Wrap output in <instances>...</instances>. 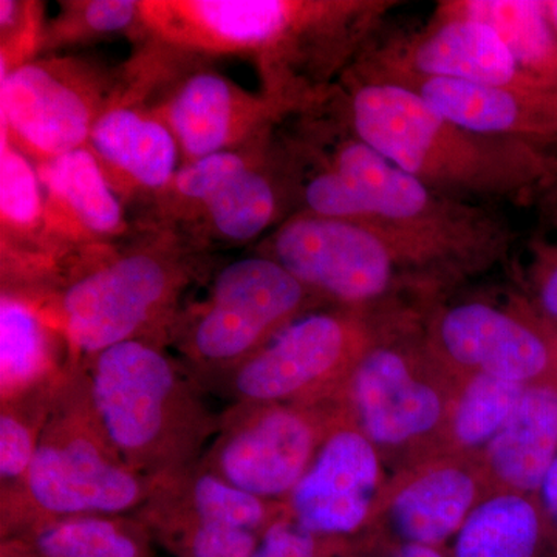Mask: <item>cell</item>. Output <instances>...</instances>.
Instances as JSON below:
<instances>
[{
  "mask_svg": "<svg viewBox=\"0 0 557 557\" xmlns=\"http://www.w3.org/2000/svg\"><path fill=\"white\" fill-rule=\"evenodd\" d=\"M384 0H146L139 22L180 50L242 54L259 62L267 94L302 108L357 54Z\"/></svg>",
  "mask_w": 557,
  "mask_h": 557,
  "instance_id": "cell-1",
  "label": "cell"
},
{
  "mask_svg": "<svg viewBox=\"0 0 557 557\" xmlns=\"http://www.w3.org/2000/svg\"><path fill=\"white\" fill-rule=\"evenodd\" d=\"M300 194L304 212L379 233L409 271L471 273L504 258L512 244L504 220L429 188L354 132L306 174Z\"/></svg>",
  "mask_w": 557,
  "mask_h": 557,
  "instance_id": "cell-2",
  "label": "cell"
},
{
  "mask_svg": "<svg viewBox=\"0 0 557 557\" xmlns=\"http://www.w3.org/2000/svg\"><path fill=\"white\" fill-rule=\"evenodd\" d=\"M351 132L392 163L454 199H530L557 180V157L522 139L450 123L413 91L350 70Z\"/></svg>",
  "mask_w": 557,
  "mask_h": 557,
  "instance_id": "cell-3",
  "label": "cell"
},
{
  "mask_svg": "<svg viewBox=\"0 0 557 557\" xmlns=\"http://www.w3.org/2000/svg\"><path fill=\"white\" fill-rule=\"evenodd\" d=\"M95 413L109 442L141 478H164L197 463L218 435L203 392L160 341L106 348L83 364Z\"/></svg>",
  "mask_w": 557,
  "mask_h": 557,
  "instance_id": "cell-4",
  "label": "cell"
},
{
  "mask_svg": "<svg viewBox=\"0 0 557 557\" xmlns=\"http://www.w3.org/2000/svg\"><path fill=\"white\" fill-rule=\"evenodd\" d=\"M149 487L109 442L75 364L51 401L24 485L0 497L2 539L53 520L135 515Z\"/></svg>",
  "mask_w": 557,
  "mask_h": 557,
  "instance_id": "cell-5",
  "label": "cell"
},
{
  "mask_svg": "<svg viewBox=\"0 0 557 557\" xmlns=\"http://www.w3.org/2000/svg\"><path fill=\"white\" fill-rule=\"evenodd\" d=\"M186 276L168 256L132 251L84 271L38 306L67 344L73 364H86L126 341H160L175 317Z\"/></svg>",
  "mask_w": 557,
  "mask_h": 557,
  "instance_id": "cell-6",
  "label": "cell"
},
{
  "mask_svg": "<svg viewBox=\"0 0 557 557\" xmlns=\"http://www.w3.org/2000/svg\"><path fill=\"white\" fill-rule=\"evenodd\" d=\"M313 293L270 256L234 260L177 329L197 383H222L282 329L307 313Z\"/></svg>",
  "mask_w": 557,
  "mask_h": 557,
  "instance_id": "cell-7",
  "label": "cell"
},
{
  "mask_svg": "<svg viewBox=\"0 0 557 557\" xmlns=\"http://www.w3.org/2000/svg\"><path fill=\"white\" fill-rule=\"evenodd\" d=\"M362 310L306 313L222 381L236 406L314 405L333 398L375 344Z\"/></svg>",
  "mask_w": 557,
  "mask_h": 557,
  "instance_id": "cell-8",
  "label": "cell"
},
{
  "mask_svg": "<svg viewBox=\"0 0 557 557\" xmlns=\"http://www.w3.org/2000/svg\"><path fill=\"white\" fill-rule=\"evenodd\" d=\"M336 417L322 403L234 406L220 418L218 435L200 463L237 490L284 504Z\"/></svg>",
  "mask_w": 557,
  "mask_h": 557,
  "instance_id": "cell-9",
  "label": "cell"
},
{
  "mask_svg": "<svg viewBox=\"0 0 557 557\" xmlns=\"http://www.w3.org/2000/svg\"><path fill=\"white\" fill-rule=\"evenodd\" d=\"M267 256L313 295L355 310L383 298L399 271H409L397 251L368 226L304 211L282 223Z\"/></svg>",
  "mask_w": 557,
  "mask_h": 557,
  "instance_id": "cell-10",
  "label": "cell"
},
{
  "mask_svg": "<svg viewBox=\"0 0 557 557\" xmlns=\"http://www.w3.org/2000/svg\"><path fill=\"white\" fill-rule=\"evenodd\" d=\"M106 83L75 60L25 61L2 70V135L44 163L89 143L109 108Z\"/></svg>",
  "mask_w": 557,
  "mask_h": 557,
  "instance_id": "cell-11",
  "label": "cell"
},
{
  "mask_svg": "<svg viewBox=\"0 0 557 557\" xmlns=\"http://www.w3.org/2000/svg\"><path fill=\"white\" fill-rule=\"evenodd\" d=\"M435 351L467 373L557 386V324L520 300L458 304L440 313Z\"/></svg>",
  "mask_w": 557,
  "mask_h": 557,
  "instance_id": "cell-12",
  "label": "cell"
},
{
  "mask_svg": "<svg viewBox=\"0 0 557 557\" xmlns=\"http://www.w3.org/2000/svg\"><path fill=\"white\" fill-rule=\"evenodd\" d=\"M381 479L379 448L338 413L313 463L285 498V512L314 536L343 542L375 516Z\"/></svg>",
  "mask_w": 557,
  "mask_h": 557,
  "instance_id": "cell-13",
  "label": "cell"
},
{
  "mask_svg": "<svg viewBox=\"0 0 557 557\" xmlns=\"http://www.w3.org/2000/svg\"><path fill=\"white\" fill-rule=\"evenodd\" d=\"M355 70L369 75H412L539 90L520 73L504 40L483 22L437 9L426 28L361 54ZM557 97V95H555Z\"/></svg>",
  "mask_w": 557,
  "mask_h": 557,
  "instance_id": "cell-14",
  "label": "cell"
},
{
  "mask_svg": "<svg viewBox=\"0 0 557 557\" xmlns=\"http://www.w3.org/2000/svg\"><path fill=\"white\" fill-rule=\"evenodd\" d=\"M351 423L376 448H401L446 423L442 392L397 347L375 343L343 384Z\"/></svg>",
  "mask_w": 557,
  "mask_h": 557,
  "instance_id": "cell-15",
  "label": "cell"
},
{
  "mask_svg": "<svg viewBox=\"0 0 557 557\" xmlns=\"http://www.w3.org/2000/svg\"><path fill=\"white\" fill-rule=\"evenodd\" d=\"M293 109L274 95L251 94L207 70L182 81L153 112L170 127L188 163L236 149Z\"/></svg>",
  "mask_w": 557,
  "mask_h": 557,
  "instance_id": "cell-16",
  "label": "cell"
},
{
  "mask_svg": "<svg viewBox=\"0 0 557 557\" xmlns=\"http://www.w3.org/2000/svg\"><path fill=\"white\" fill-rule=\"evenodd\" d=\"M166 190L177 208L185 205L190 214L203 218L218 239L230 244L256 239L278 211L269 175L236 150L183 163Z\"/></svg>",
  "mask_w": 557,
  "mask_h": 557,
  "instance_id": "cell-17",
  "label": "cell"
},
{
  "mask_svg": "<svg viewBox=\"0 0 557 557\" xmlns=\"http://www.w3.org/2000/svg\"><path fill=\"white\" fill-rule=\"evenodd\" d=\"M351 70L359 75L406 87L443 119L478 134L522 139L534 145L557 137L555 95L468 81L412 75L379 76Z\"/></svg>",
  "mask_w": 557,
  "mask_h": 557,
  "instance_id": "cell-18",
  "label": "cell"
},
{
  "mask_svg": "<svg viewBox=\"0 0 557 557\" xmlns=\"http://www.w3.org/2000/svg\"><path fill=\"white\" fill-rule=\"evenodd\" d=\"M485 472L467 461L442 460L406 479L387 502V518L406 544L445 547L485 493Z\"/></svg>",
  "mask_w": 557,
  "mask_h": 557,
  "instance_id": "cell-19",
  "label": "cell"
},
{
  "mask_svg": "<svg viewBox=\"0 0 557 557\" xmlns=\"http://www.w3.org/2000/svg\"><path fill=\"white\" fill-rule=\"evenodd\" d=\"M87 148L119 190L164 193L177 174V139L153 110L109 106L91 129Z\"/></svg>",
  "mask_w": 557,
  "mask_h": 557,
  "instance_id": "cell-20",
  "label": "cell"
},
{
  "mask_svg": "<svg viewBox=\"0 0 557 557\" xmlns=\"http://www.w3.org/2000/svg\"><path fill=\"white\" fill-rule=\"evenodd\" d=\"M47 226L73 239H109L126 230L119 194L87 146L39 163Z\"/></svg>",
  "mask_w": 557,
  "mask_h": 557,
  "instance_id": "cell-21",
  "label": "cell"
},
{
  "mask_svg": "<svg viewBox=\"0 0 557 557\" xmlns=\"http://www.w3.org/2000/svg\"><path fill=\"white\" fill-rule=\"evenodd\" d=\"M67 347L38 304L24 293L3 289L0 298V398L17 401L51 391L73 368ZM69 348V347H67Z\"/></svg>",
  "mask_w": 557,
  "mask_h": 557,
  "instance_id": "cell-22",
  "label": "cell"
},
{
  "mask_svg": "<svg viewBox=\"0 0 557 557\" xmlns=\"http://www.w3.org/2000/svg\"><path fill=\"white\" fill-rule=\"evenodd\" d=\"M557 457V386L533 384L483 449L482 469L498 491L537 494Z\"/></svg>",
  "mask_w": 557,
  "mask_h": 557,
  "instance_id": "cell-23",
  "label": "cell"
},
{
  "mask_svg": "<svg viewBox=\"0 0 557 557\" xmlns=\"http://www.w3.org/2000/svg\"><path fill=\"white\" fill-rule=\"evenodd\" d=\"M453 557H557V534L537 496L496 491L483 498L453 541Z\"/></svg>",
  "mask_w": 557,
  "mask_h": 557,
  "instance_id": "cell-24",
  "label": "cell"
},
{
  "mask_svg": "<svg viewBox=\"0 0 557 557\" xmlns=\"http://www.w3.org/2000/svg\"><path fill=\"white\" fill-rule=\"evenodd\" d=\"M437 9L493 28L520 73L539 90L557 95V33L545 0H446Z\"/></svg>",
  "mask_w": 557,
  "mask_h": 557,
  "instance_id": "cell-25",
  "label": "cell"
},
{
  "mask_svg": "<svg viewBox=\"0 0 557 557\" xmlns=\"http://www.w3.org/2000/svg\"><path fill=\"white\" fill-rule=\"evenodd\" d=\"M152 541L134 516H83L2 539L0 557H150Z\"/></svg>",
  "mask_w": 557,
  "mask_h": 557,
  "instance_id": "cell-26",
  "label": "cell"
},
{
  "mask_svg": "<svg viewBox=\"0 0 557 557\" xmlns=\"http://www.w3.org/2000/svg\"><path fill=\"white\" fill-rule=\"evenodd\" d=\"M527 387L487 373H468L446 417L454 448L485 449L512 416Z\"/></svg>",
  "mask_w": 557,
  "mask_h": 557,
  "instance_id": "cell-27",
  "label": "cell"
},
{
  "mask_svg": "<svg viewBox=\"0 0 557 557\" xmlns=\"http://www.w3.org/2000/svg\"><path fill=\"white\" fill-rule=\"evenodd\" d=\"M61 384V383H60ZM17 401L2 403L0 410V497L24 485L35 458L58 387Z\"/></svg>",
  "mask_w": 557,
  "mask_h": 557,
  "instance_id": "cell-28",
  "label": "cell"
},
{
  "mask_svg": "<svg viewBox=\"0 0 557 557\" xmlns=\"http://www.w3.org/2000/svg\"><path fill=\"white\" fill-rule=\"evenodd\" d=\"M0 218L2 239L5 236L20 239L49 228L38 170L5 135L0 149Z\"/></svg>",
  "mask_w": 557,
  "mask_h": 557,
  "instance_id": "cell-29",
  "label": "cell"
},
{
  "mask_svg": "<svg viewBox=\"0 0 557 557\" xmlns=\"http://www.w3.org/2000/svg\"><path fill=\"white\" fill-rule=\"evenodd\" d=\"M73 13L65 17L61 35H115L126 32L139 21V2L132 0H94V2L70 3Z\"/></svg>",
  "mask_w": 557,
  "mask_h": 557,
  "instance_id": "cell-30",
  "label": "cell"
},
{
  "mask_svg": "<svg viewBox=\"0 0 557 557\" xmlns=\"http://www.w3.org/2000/svg\"><path fill=\"white\" fill-rule=\"evenodd\" d=\"M338 544L341 541L314 536L285 512L267 528L252 557H333Z\"/></svg>",
  "mask_w": 557,
  "mask_h": 557,
  "instance_id": "cell-31",
  "label": "cell"
},
{
  "mask_svg": "<svg viewBox=\"0 0 557 557\" xmlns=\"http://www.w3.org/2000/svg\"><path fill=\"white\" fill-rule=\"evenodd\" d=\"M539 311L557 324V245L539 249L534 265Z\"/></svg>",
  "mask_w": 557,
  "mask_h": 557,
  "instance_id": "cell-32",
  "label": "cell"
},
{
  "mask_svg": "<svg viewBox=\"0 0 557 557\" xmlns=\"http://www.w3.org/2000/svg\"><path fill=\"white\" fill-rule=\"evenodd\" d=\"M536 496L549 527L557 534V457L542 480Z\"/></svg>",
  "mask_w": 557,
  "mask_h": 557,
  "instance_id": "cell-33",
  "label": "cell"
},
{
  "mask_svg": "<svg viewBox=\"0 0 557 557\" xmlns=\"http://www.w3.org/2000/svg\"><path fill=\"white\" fill-rule=\"evenodd\" d=\"M388 557H453L443 547H431V545L406 544L399 542L397 547L392 549Z\"/></svg>",
  "mask_w": 557,
  "mask_h": 557,
  "instance_id": "cell-34",
  "label": "cell"
},
{
  "mask_svg": "<svg viewBox=\"0 0 557 557\" xmlns=\"http://www.w3.org/2000/svg\"><path fill=\"white\" fill-rule=\"evenodd\" d=\"M545 9H547L549 21L557 33V0H545Z\"/></svg>",
  "mask_w": 557,
  "mask_h": 557,
  "instance_id": "cell-35",
  "label": "cell"
}]
</instances>
